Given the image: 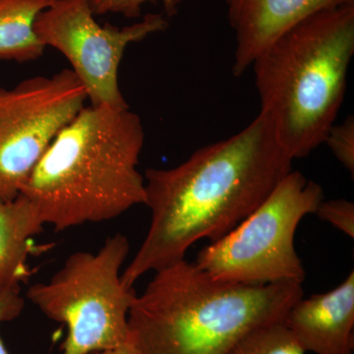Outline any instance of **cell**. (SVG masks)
I'll use <instances>...</instances> for the list:
<instances>
[{"instance_id":"1","label":"cell","mask_w":354,"mask_h":354,"mask_svg":"<svg viewBox=\"0 0 354 354\" xmlns=\"http://www.w3.org/2000/svg\"><path fill=\"white\" fill-rule=\"evenodd\" d=\"M271 121L259 115L241 131L198 149L171 169H147L145 205L151 223L121 281L185 259L193 244L211 242L239 225L292 169Z\"/></svg>"},{"instance_id":"14","label":"cell","mask_w":354,"mask_h":354,"mask_svg":"<svg viewBox=\"0 0 354 354\" xmlns=\"http://www.w3.org/2000/svg\"><path fill=\"white\" fill-rule=\"evenodd\" d=\"M344 169L354 174V118L349 115L341 124L330 128L325 142Z\"/></svg>"},{"instance_id":"6","label":"cell","mask_w":354,"mask_h":354,"mask_svg":"<svg viewBox=\"0 0 354 354\" xmlns=\"http://www.w3.org/2000/svg\"><path fill=\"white\" fill-rule=\"evenodd\" d=\"M322 200L318 183L291 171L237 227L202 249L195 264L220 281L302 285L306 274L295 250V232Z\"/></svg>"},{"instance_id":"11","label":"cell","mask_w":354,"mask_h":354,"mask_svg":"<svg viewBox=\"0 0 354 354\" xmlns=\"http://www.w3.org/2000/svg\"><path fill=\"white\" fill-rule=\"evenodd\" d=\"M44 227L36 208L23 195L0 199V295L21 292V285L31 277L28 260Z\"/></svg>"},{"instance_id":"10","label":"cell","mask_w":354,"mask_h":354,"mask_svg":"<svg viewBox=\"0 0 354 354\" xmlns=\"http://www.w3.org/2000/svg\"><path fill=\"white\" fill-rule=\"evenodd\" d=\"M235 32L232 73L239 77L250 68L261 51L311 14L354 0H225Z\"/></svg>"},{"instance_id":"16","label":"cell","mask_w":354,"mask_h":354,"mask_svg":"<svg viewBox=\"0 0 354 354\" xmlns=\"http://www.w3.org/2000/svg\"><path fill=\"white\" fill-rule=\"evenodd\" d=\"M321 220L328 221L344 234L354 237V205L346 199L322 200L315 213Z\"/></svg>"},{"instance_id":"12","label":"cell","mask_w":354,"mask_h":354,"mask_svg":"<svg viewBox=\"0 0 354 354\" xmlns=\"http://www.w3.org/2000/svg\"><path fill=\"white\" fill-rule=\"evenodd\" d=\"M53 2L0 0V60L25 64L43 57L46 46L35 32V22Z\"/></svg>"},{"instance_id":"8","label":"cell","mask_w":354,"mask_h":354,"mask_svg":"<svg viewBox=\"0 0 354 354\" xmlns=\"http://www.w3.org/2000/svg\"><path fill=\"white\" fill-rule=\"evenodd\" d=\"M71 69L0 88V199H15L58 132L86 106Z\"/></svg>"},{"instance_id":"3","label":"cell","mask_w":354,"mask_h":354,"mask_svg":"<svg viewBox=\"0 0 354 354\" xmlns=\"http://www.w3.org/2000/svg\"><path fill=\"white\" fill-rule=\"evenodd\" d=\"M153 272L128 315V339L139 354H230L304 297L301 283L220 281L185 259Z\"/></svg>"},{"instance_id":"2","label":"cell","mask_w":354,"mask_h":354,"mask_svg":"<svg viewBox=\"0 0 354 354\" xmlns=\"http://www.w3.org/2000/svg\"><path fill=\"white\" fill-rule=\"evenodd\" d=\"M145 132L130 109L85 106L51 141L20 194L55 232L113 220L145 205Z\"/></svg>"},{"instance_id":"9","label":"cell","mask_w":354,"mask_h":354,"mask_svg":"<svg viewBox=\"0 0 354 354\" xmlns=\"http://www.w3.org/2000/svg\"><path fill=\"white\" fill-rule=\"evenodd\" d=\"M283 323L305 353L353 354L354 272L334 290L299 298Z\"/></svg>"},{"instance_id":"13","label":"cell","mask_w":354,"mask_h":354,"mask_svg":"<svg viewBox=\"0 0 354 354\" xmlns=\"http://www.w3.org/2000/svg\"><path fill=\"white\" fill-rule=\"evenodd\" d=\"M283 321L262 326L244 337L230 354H305Z\"/></svg>"},{"instance_id":"15","label":"cell","mask_w":354,"mask_h":354,"mask_svg":"<svg viewBox=\"0 0 354 354\" xmlns=\"http://www.w3.org/2000/svg\"><path fill=\"white\" fill-rule=\"evenodd\" d=\"M88 2L95 16L118 13L127 18L139 17L142 6L147 2H160L167 17H172L178 12L183 0H88Z\"/></svg>"},{"instance_id":"4","label":"cell","mask_w":354,"mask_h":354,"mask_svg":"<svg viewBox=\"0 0 354 354\" xmlns=\"http://www.w3.org/2000/svg\"><path fill=\"white\" fill-rule=\"evenodd\" d=\"M354 55V2L323 9L286 30L251 67L260 113L291 160L325 142L344 104Z\"/></svg>"},{"instance_id":"5","label":"cell","mask_w":354,"mask_h":354,"mask_svg":"<svg viewBox=\"0 0 354 354\" xmlns=\"http://www.w3.org/2000/svg\"><path fill=\"white\" fill-rule=\"evenodd\" d=\"M129 251L125 235H113L97 253H72L50 281L30 286L28 299L66 326L62 354H87L127 342L128 315L137 295L121 281Z\"/></svg>"},{"instance_id":"17","label":"cell","mask_w":354,"mask_h":354,"mask_svg":"<svg viewBox=\"0 0 354 354\" xmlns=\"http://www.w3.org/2000/svg\"><path fill=\"white\" fill-rule=\"evenodd\" d=\"M24 298L21 292L0 295V324L17 318L24 308ZM0 354H9L0 337Z\"/></svg>"},{"instance_id":"18","label":"cell","mask_w":354,"mask_h":354,"mask_svg":"<svg viewBox=\"0 0 354 354\" xmlns=\"http://www.w3.org/2000/svg\"><path fill=\"white\" fill-rule=\"evenodd\" d=\"M87 354H139L131 342L127 339V342L116 348L104 349V351H94Z\"/></svg>"},{"instance_id":"7","label":"cell","mask_w":354,"mask_h":354,"mask_svg":"<svg viewBox=\"0 0 354 354\" xmlns=\"http://www.w3.org/2000/svg\"><path fill=\"white\" fill-rule=\"evenodd\" d=\"M169 23L160 14H148L127 27L101 26L88 0H55L39 14L35 32L46 46L62 53L85 88L91 106L130 109L121 93L118 72L125 50Z\"/></svg>"}]
</instances>
